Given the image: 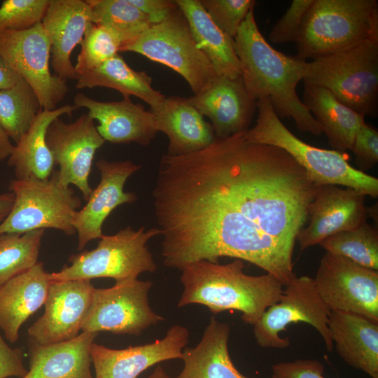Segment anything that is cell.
<instances>
[{
	"mask_svg": "<svg viewBox=\"0 0 378 378\" xmlns=\"http://www.w3.org/2000/svg\"><path fill=\"white\" fill-rule=\"evenodd\" d=\"M86 1L91 7L92 22L114 31L122 40V47L153 25L148 18L127 0Z\"/></svg>",
	"mask_w": 378,
	"mask_h": 378,
	"instance_id": "1f68e13d",
	"label": "cell"
},
{
	"mask_svg": "<svg viewBox=\"0 0 378 378\" xmlns=\"http://www.w3.org/2000/svg\"><path fill=\"white\" fill-rule=\"evenodd\" d=\"M333 346L349 365L378 378V322L344 312H330Z\"/></svg>",
	"mask_w": 378,
	"mask_h": 378,
	"instance_id": "cb8c5ba5",
	"label": "cell"
},
{
	"mask_svg": "<svg viewBox=\"0 0 378 378\" xmlns=\"http://www.w3.org/2000/svg\"><path fill=\"white\" fill-rule=\"evenodd\" d=\"M304 83L330 91L363 115H378V38L307 62Z\"/></svg>",
	"mask_w": 378,
	"mask_h": 378,
	"instance_id": "8992f818",
	"label": "cell"
},
{
	"mask_svg": "<svg viewBox=\"0 0 378 378\" xmlns=\"http://www.w3.org/2000/svg\"><path fill=\"white\" fill-rule=\"evenodd\" d=\"M324 365L317 360L298 359L272 366V378H325Z\"/></svg>",
	"mask_w": 378,
	"mask_h": 378,
	"instance_id": "ab89813d",
	"label": "cell"
},
{
	"mask_svg": "<svg viewBox=\"0 0 378 378\" xmlns=\"http://www.w3.org/2000/svg\"><path fill=\"white\" fill-rule=\"evenodd\" d=\"M244 268L239 259L225 265L200 260L184 266L178 307L200 304L214 314L237 310L244 323L254 326L268 307L279 302L284 284L270 273L251 276Z\"/></svg>",
	"mask_w": 378,
	"mask_h": 378,
	"instance_id": "3957f363",
	"label": "cell"
},
{
	"mask_svg": "<svg viewBox=\"0 0 378 378\" xmlns=\"http://www.w3.org/2000/svg\"><path fill=\"white\" fill-rule=\"evenodd\" d=\"M186 98L209 119L216 139L246 132L256 108L241 76H216L202 91Z\"/></svg>",
	"mask_w": 378,
	"mask_h": 378,
	"instance_id": "d6986e66",
	"label": "cell"
},
{
	"mask_svg": "<svg viewBox=\"0 0 378 378\" xmlns=\"http://www.w3.org/2000/svg\"><path fill=\"white\" fill-rule=\"evenodd\" d=\"M46 139L55 164L59 167V181L66 187L76 186L87 201L92 190L89 176L94 157L105 142L94 120L88 113L71 123L57 118L48 126Z\"/></svg>",
	"mask_w": 378,
	"mask_h": 378,
	"instance_id": "5bb4252c",
	"label": "cell"
},
{
	"mask_svg": "<svg viewBox=\"0 0 378 378\" xmlns=\"http://www.w3.org/2000/svg\"><path fill=\"white\" fill-rule=\"evenodd\" d=\"M20 78L0 55V90L11 88Z\"/></svg>",
	"mask_w": 378,
	"mask_h": 378,
	"instance_id": "7bdbcfd3",
	"label": "cell"
},
{
	"mask_svg": "<svg viewBox=\"0 0 378 378\" xmlns=\"http://www.w3.org/2000/svg\"><path fill=\"white\" fill-rule=\"evenodd\" d=\"M41 22L50 41L55 74L66 80H76L71 55L92 22L90 4L86 0H50Z\"/></svg>",
	"mask_w": 378,
	"mask_h": 378,
	"instance_id": "44dd1931",
	"label": "cell"
},
{
	"mask_svg": "<svg viewBox=\"0 0 378 378\" xmlns=\"http://www.w3.org/2000/svg\"><path fill=\"white\" fill-rule=\"evenodd\" d=\"M76 87L78 89L104 87L120 92L125 98L135 96L150 108L160 105L165 97L152 86V78L144 71L132 69L118 53L98 67L79 74Z\"/></svg>",
	"mask_w": 378,
	"mask_h": 378,
	"instance_id": "f546056e",
	"label": "cell"
},
{
	"mask_svg": "<svg viewBox=\"0 0 378 378\" xmlns=\"http://www.w3.org/2000/svg\"><path fill=\"white\" fill-rule=\"evenodd\" d=\"M160 234L158 227L134 230L128 226L112 235L103 234L97 246L69 258V266L49 273L51 282L96 278H112L117 281L138 278L143 272L157 270L148 241Z\"/></svg>",
	"mask_w": 378,
	"mask_h": 378,
	"instance_id": "52a82bcc",
	"label": "cell"
},
{
	"mask_svg": "<svg viewBox=\"0 0 378 378\" xmlns=\"http://www.w3.org/2000/svg\"><path fill=\"white\" fill-rule=\"evenodd\" d=\"M314 0H293L272 28L269 38L276 44L296 43L304 18Z\"/></svg>",
	"mask_w": 378,
	"mask_h": 378,
	"instance_id": "74e56055",
	"label": "cell"
},
{
	"mask_svg": "<svg viewBox=\"0 0 378 378\" xmlns=\"http://www.w3.org/2000/svg\"><path fill=\"white\" fill-rule=\"evenodd\" d=\"M189 341V330L181 325L172 326L162 339L143 345L113 349L93 342L91 361L95 378H137L160 362L181 359Z\"/></svg>",
	"mask_w": 378,
	"mask_h": 378,
	"instance_id": "e0dca14e",
	"label": "cell"
},
{
	"mask_svg": "<svg viewBox=\"0 0 378 378\" xmlns=\"http://www.w3.org/2000/svg\"><path fill=\"white\" fill-rule=\"evenodd\" d=\"M302 102L334 150H351L355 135L365 122V116L342 104L326 88L305 83Z\"/></svg>",
	"mask_w": 378,
	"mask_h": 378,
	"instance_id": "83f0119b",
	"label": "cell"
},
{
	"mask_svg": "<svg viewBox=\"0 0 378 378\" xmlns=\"http://www.w3.org/2000/svg\"><path fill=\"white\" fill-rule=\"evenodd\" d=\"M214 24L234 39L248 13L254 9L255 0H200Z\"/></svg>",
	"mask_w": 378,
	"mask_h": 378,
	"instance_id": "8d00e7d4",
	"label": "cell"
},
{
	"mask_svg": "<svg viewBox=\"0 0 378 378\" xmlns=\"http://www.w3.org/2000/svg\"><path fill=\"white\" fill-rule=\"evenodd\" d=\"M74 106L88 109V114L99 124L97 131L106 141L113 144L135 142L146 146L153 140L158 130L153 113L130 98L119 102H101L78 93Z\"/></svg>",
	"mask_w": 378,
	"mask_h": 378,
	"instance_id": "ffe728a7",
	"label": "cell"
},
{
	"mask_svg": "<svg viewBox=\"0 0 378 378\" xmlns=\"http://www.w3.org/2000/svg\"><path fill=\"white\" fill-rule=\"evenodd\" d=\"M318 186L285 150L245 132L190 154L163 155L153 197L164 265L181 270L234 258L286 286L295 276L293 248Z\"/></svg>",
	"mask_w": 378,
	"mask_h": 378,
	"instance_id": "6da1fadb",
	"label": "cell"
},
{
	"mask_svg": "<svg viewBox=\"0 0 378 378\" xmlns=\"http://www.w3.org/2000/svg\"><path fill=\"white\" fill-rule=\"evenodd\" d=\"M75 66L77 76L95 69L120 52L123 43L109 28L90 22L80 43Z\"/></svg>",
	"mask_w": 378,
	"mask_h": 378,
	"instance_id": "e575fe53",
	"label": "cell"
},
{
	"mask_svg": "<svg viewBox=\"0 0 378 378\" xmlns=\"http://www.w3.org/2000/svg\"><path fill=\"white\" fill-rule=\"evenodd\" d=\"M74 105H64L54 110L41 109L28 131L14 145L7 163L14 170L15 178L31 176L40 179L49 178L55 165L46 142V132L50 124L59 116H71L76 110Z\"/></svg>",
	"mask_w": 378,
	"mask_h": 378,
	"instance_id": "4316f807",
	"label": "cell"
},
{
	"mask_svg": "<svg viewBox=\"0 0 378 378\" xmlns=\"http://www.w3.org/2000/svg\"><path fill=\"white\" fill-rule=\"evenodd\" d=\"M50 0H4L0 6V32L20 31L41 22Z\"/></svg>",
	"mask_w": 378,
	"mask_h": 378,
	"instance_id": "d590c367",
	"label": "cell"
},
{
	"mask_svg": "<svg viewBox=\"0 0 378 378\" xmlns=\"http://www.w3.org/2000/svg\"><path fill=\"white\" fill-rule=\"evenodd\" d=\"M330 312L356 314L378 322V271L326 252L314 278Z\"/></svg>",
	"mask_w": 378,
	"mask_h": 378,
	"instance_id": "4fadbf2b",
	"label": "cell"
},
{
	"mask_svg": "<svg viewBox=\"0 0 378 378\" xmlns=\"http://www.w3.org/2000/svg\"><path fill=\"white\" fill-rule=\"evenodd\" d=\"M365 196L351 188L318 186L309 210V223L298 233L300 250L319 244L335 234L355 229L366 222Z\"/></svg>",
	"mask_w": 378,
	"mask_h": 378,
	"instance_id": "2e32d148",
	"label": "cell"
},
{
	"mask_svg": "<svg viewBox=\"0 0 378 378\" xmlns=\"http://www.w3.org/2000/svg\"><path fill=\"white\" fill-rule=\"evenodd\" d=\"M13 201L14 195L11 192L0 193V223L11 210Z\"/></svg>",
	"mask_w": 378,
	"mask_h": 378,
	"instance_id": "f6af8a7d",
	"label": "cell"
},
{
	"mask_svg": "<svg viewBox=\"0 0 378 378\" xmlns=\"http://www.w3.org/2000/svg\"><path fill=\"white\" fill-rule=\"evenodd\" d=\"M152 286L150 281L132 278L117 281L111 288H94L82 332L139 336L144 330L163 321L149 305Z\"/></svg>",
	"mask_w": 378,
	"mask_h": 378,
	"instance_id": "30bf717a",
	"label": "cell"
},
{
	"mask_svg": "<svg viewBox=\"0 0 378 378\" xmlns=\"http://www.w3.org/2000/svg\"><path fill=\"white\" fill-rule=\"evenodd\" d=\"M148 378H172L171 377L164 368L160 365H158L155 370L153 371L151 374Z\"/></svg>",
	"mask_w": 378,
	"mask_h": 378,
	"instance_id": "bcb514c9",
	"label": "cell"
},
{
	"mask_svg": "<svg viewBox=\"0 0 378 378\" xmlns=\"http://www.w3.org/2000/svg\"><path fill=\"white\" fill-rule=\"evenodd\" d=\"M94 287L90 280L50 283L45 312L28 329L31 342L50 344L77 337L92 301Z\"/></svg>",
	"mask_w": 378,
	"mask_h": 378,
	"instance_id": "9a60e30c",
	"label": "cell"
},
{
	"mask_svg": "<svg viewBox=\"0 0 378 378\" xmlns=\"http://www.w3.org/2000/svg\"><path fill=\"white\" fill-rule=\"evenodd\" d=\"M256 108L255 125L245 132L248 141L285 150L316 186H341L377 197V178L353 167L340 151L317 148L300 139L280 120L267 99L256 101Z\"/></svg>",
	"mask_w": 378,
	"mask_h": 378,
	"instance_id": "277c9868",
	"label": "cell"
},
{
	"mask_svg": "<svg viewBox=\"0 0 378 378\" xmlns=\"http://www.w3.org/2000/svg\"><path fill=\"white\" fill-rule=\"evenodd\" d=\"M45 230L0 234V286L38 262Z\"/></svg>",
	"mask_w": 378,
	"mask_h": 378,
	"instance_id": "d6a6232c",
	"label": "cell"
},
{
	"mask_svg": "<svg viewBox=\"0 0 378 378\" xmlns=\"http://www.w3.org/2000/svg\"><path fill=\"white\" fill-rule=\"evenodd\" d=\"M9 190L14 195L13 204L0 223V234L47 228L67 235L76 233L73 220L81 200L70 187L60 183L57 170L47 179L33 176L15 178L10 182Z\"/></svg>",
	"mask_w": 378,
	"mask_h": 378,
	"instance_id": "ba28073f",
	"label": "cell"
},
{
	"mask_svg": "<svg viewBox=\"0 0 378 378\" xmlns=\"http://www.w3.org/2000/svg\"><path fill=\"white\" fill-rule=\"evenodd\" d=\"M0 55L33 89L42 109L54 110L69 89L66 80L50 70L51 44L41 24L0 32Z\"/></svg>",
	"mask_w": 378,
	"mask_h": 378,
	"instance_id": "7c38bea8",
	"label": "cell"
},
{
	"mask_svg": "<svg viewBox=\"0 0 378 378\" xmlns=\"http://www.w3.org/2000/svg\"><path fill=\"white\" fill-rule=\"evenodd\" d=\"M158 132L169 139L167 155L180 156L202 150L216 140L211 125L186 97L171 96L151 108Z\"/></svg>",
	"mask_w": 378,
	"mask_h": 378,
	"instance_id": "7402d4cb",
	"label": "cell"
},
{
	"mask_svg": "<svg viewBox=\"0 0 378 378\" xmlns=\"http://www.w3.org/2000/svg\"><path fill=\"white\" fill-rule=\"evenodd\" d=\"M41 109L34 91L22 78L11 88L0 90V125L15 144Z\"/></svg>",
	"mask_w": 378,
	"mask_h": 378,
	"instance_id": "4dcf8cb0",
	"label": "cell"
},
{
	"mask_svg": "<svg viewBox=\"0 0 378 378\" xmlns=\"http://www.w3.org/2000/svg\"><path fill=\"white\" fill-rule=\"evenodd\" d=\"M97 335L82 332L72 340L50 344L29 341V368L21 378H94L90 348Z\"/></svg>",
	"mask_w": 378,
	"mask_h": 378,
	"instance_id": "d4e9b609",
	"label": "cell"
},
{
	"mask_svg": "<svg viewBox=\"0 0 378 378\" xmlns=\"http://www.w3.org/2000/svg\"><path fill=\"white\" fill-rule=\"evenodd\" d=\"M351 150L356 162L363 169L374 166L378 162V131L364 122L355 135Z\"/></svg>",
	"mask_w": 378,
	"mask_h": 378,
	"instance_id": "f35d334b",
	"label": "cell"
},
{
	"mask_svg": "<svg viewBox=\"0 0 378 378\" xmlns=\"http://www.w3.org/2000/svg\"><path fill=\"white\" fill-rule=\"evenodd\" d=\"M51 281L41 262L0 286V330L16 342L23 323L45 304Z\"/></svg>",
	"mask_w": 378,
	"mask_h": 378,
	"instance_id": "603a6c76",
	"label": "cell"
},
{
	"mask_svg": "<svg viewBox=\"0 0 378 378\" xmlns=\"http://www.w3.org/2000/svg\"><path fill=\"white\" fill-rule=\"evenodd\" d=\"M230 327L211 316L200 342L185 347L183 368L176 378H249L232 363L228 351Z\"/></svg>",
	"mask_w": 378,
	"mask_h": 378,
	"instance_id": "484cf974",
	"label": "cell"
},
{
	"mask_svg": "<svg viewBox=\"0 0 378 378\" xmlns=\"http://www.w3.org/2000/svg\"><path fill=\"white\" fill-rule=\"evenodd\" d=\"M22 348H12L3 339L0 332V378L24 377L28 370L23 363Z\"/></svg>",
	"mask_w": 378,
	"mask_h": 378,
	"instance_id": "60d3db41",
	"label": "cell"
},
{
	"mask_svg": "<svg viewBox=\"0 0 378 378\" xmlns=\"http://www.w3.org/2000/svg\"><path fill=\"white\" fill-rule=\"evenodd\" d=\"M241 77L250 96L267 99L279 118H291L301 132L321 134V126L297 93L307 61L275 50L260 33L250 10L234 38Z\"/></svg>",
	"mask_w": 378,
	"mask_h": 378,
	"instance_id": "7a4b0ae2",
	"label": "cell"
},
{
	"mask_svg": "<svg viewBox=\"0 0 378 378\" xmlns=\"http://www.w3.org/2000/svg\"><path fill=\"white\" fill-rule=\"evenodd\" d=\"M120 52H136L171 68L186 80L194 94L217 76L178 7L164 20L125 45Z\"/></svg>",
	"mask_w": 378,
	"mask_h": 378,
	"instance_id": "9c48e42d",
	"label": "cell"
},
{
	"mask_svg": "<svg viewBox=\"0 0 378 378\" xmlns=\"http://www.w3.org/2000/svg\"><path fill=\"white\" fill-rule=\"evenodd\" d=\"M278 302L268 307L253 326L257 344L267 349H286L289 337L281 333L292 323L305 322L313 326L322 337L326 349L334 348L328 328L330 311L323 302L314 278L295 276L286 286Z\"/></svg>",
	"mask_w": 378,
	"mask_h": 378,
	"instance_id": "8fae6325",
	"label": "cell"
},
{
	"mask_svg": "<svg viewBox=\"0 0 378 378\" xmlns=\"http://www.w3.org/2000/svg\"><path fill=\"white\" fill-rule=\"evenodd\" d=\"M175 2L216 75L230 78L241 76V67L235 52L234 39L214 24L200 0H176Z\"/></svg>",
	"mask_w": 378,
	"mask_h": 378,
	"instance_id": "f1b7e54d",
	"label": "cell"
},
{
	"mask_svg": "<svg viewBox=\"0 0 378 378\" xmlns=\"http://www.w3.org/2000/svg\"><path fill=\"white\" fill-rule=\"evenodd\" d=\"M96 165L100 181L92 190L86 204L76 212L73 220L78 234V251H82L90 241L102 237V225L116 207L136 200L134 192L124 191V186L141 165L130 160L109 162L105 159L97 161Z\"/></svg>",
	"mask_w": 378,
	"mask_h": 378,
	"instance_id": "ac0fdd59",
	"label": "cell"
},
{
	"mask_svg": "<svg viewBox=\"0 0 378 378\" xmlns=\"http://www.w3.org/2000/svg\"><path fill=\"white\" fill-rule=\"evenodd\" d=\"M374 38L377 0H314L300 29L295 57L312 60Z\"/></svg>",
	"mask_w": 378,
	"mask_h": 378,
	"instance_id": "5b68a950",
	"label": "cell"
},
{
	"mask_svg": "<svg viewBox=\"0 0 378 378\" xmlns=\"http://www.w3.org/2000/svg\"><path fill=\"white\" fill-rule=\"evenodd\" d=\"M13 148L10 137L0 125V162L8 160Z\"/></svg>",
	"mask_w": 378,
	"mask_h": 378,
	"instance_id": "ee69618b",
	"label": "cell"
},
{
	"mask_svg": "<svg viewBox=\"0 0 378 378\" xmlns=\"http://www.w3.org/2000/svg\"><path fill=\"white\" fill-rule=\"evenodd\" d=\"M149 19L152 24L164 20L178 8L175 1L170 0H127Z\"/></svg>",
	"mask_w": 378,
	"mask_h": 378,
	"instance_id": "b9f144b4",
	"label": "cell"
},
{
	"mask_svg": "<svg viewBox=\"0 0 378 378\" xmlns=\"http://www.w3.org/2000/svg\"><path fill=\"white\" fill-rule=\"evenodd\" d=\"M319 245L328 253L342 255L360 265L378 270V232L367 222L355 229L331 235Z\"/></svg>",
	"mask_w": 378,
	"mask_h": 378,
	"instance_id": "836d02e7",
	"label": "cell"
}]
</instances>
